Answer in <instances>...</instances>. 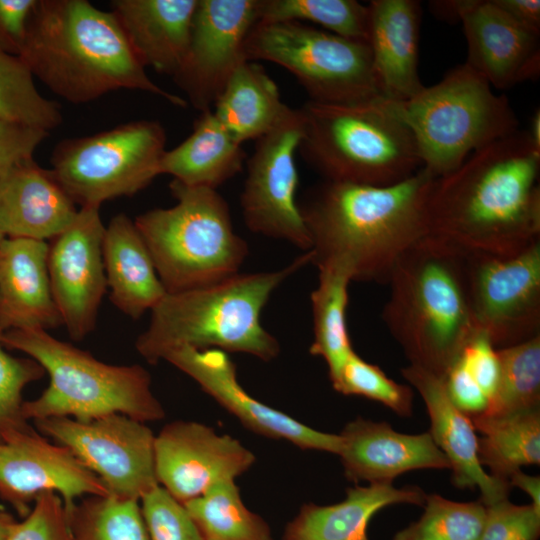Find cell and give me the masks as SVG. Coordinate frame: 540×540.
I'll use <instances>...</instances> for the list:
<instances>
[{"mask_svg": "<svg viewBox=\"0 0 540 540\" xmlns=\"http://www.w3.org/2000/svg\"><path fill=\"white\" fill-rule=\"evenodd\" d=\"M540 149L527 131L473 152L434 180L429 234L466 254L508 256L540 241Z\"/></svg>", "mask_w": 540, "mask_h": 540, "instance_id": "cell-1", "label": "cell"}, {"mask_svg": "<svg viewBox=\"0 0 540 540\" xmlns=\"http://www.w3.org/2000/svg\"><path fill=\"white\" fill-rule=\"evenodd\" d=\"M435 179L422 167L388 186L324 180L313 187L299 203L311 264L341 270L351 281L387 285L400 256L429 234Z\"/></svg>", "mask_w": 540, "mask_h": 540, "instance_id": "cell-2", "label": "cell"}, {"mask_svg": "<svg viewBox=\"0 0 540 540\" xmlns=\"http://www.w3.org/2000/svg\"><path fill=\"white\" fill-rule=\"evenodd\" d=\"M19 57L73 104L120 89L144 91L182 108L188 104L148 77L114 15L87 0H37Z\"/></svg>", "mask_w": 540, "mask_h": 540, "instance_id": "cell-3", "label": "cell"}, {"mask_svg": "<svg viewBox=\"0 0 540 540\" xmlns=\"http://www.w3.org/2000/svg\"><path fill=\"white\" fill-rule=\"evenodd\" d=\"M382 319L410 365L445 378L475 329L466 254L430 234L395 263Z\"/></svg>", "mask_w": 540, "mask_h": 540, "instance_id": "cell-4", "label": "cell"}, {"mask_svg": "<svg viewBox=\"0 0 540 540\" xmlns=\"http://www.w3.org/2000/svg\"><path fill=\"white\" fill-rule=\"evenodd\" d=\"M311 263L312 254L307 251L277 270L237 273L207 286L167 293L151 310L135 348L153 365L182 346L246 353L271 361L281 347L263 327L261 313L273 292Z\"/></svg>", "mask_w": 540, "mask_h": 540, "instance_id": "cell-5", "label": "cell"}, {"mask_svg": "<svg viewBox=\"0 0 540 540\" xmlns=\"http://www.w3.org/2000/svg\"><path fill=\"white\" fill-rule=\"evenodd\" d=\"M0 342L25 353L49 375L42 394L23 402L27 421L51 417L90 421L114 413L144 423L165 417L152 391L150 373L139 364L102 362L42 329L8 330L0 335Z\"/></svg>", "mask_w": 540, "mask_h": 540, "instance_id": "cell-6", "label": "cell"}, {"mask_svg": "<svg viewBox=\"0 0 540 540\" xmlns=\"http://www.w3.org/2000/svg\"><path fill=\"white\" fill-rule=\"evenodd\" d=\"M298 153L326 181L388 186L422 168L412 133L384 98L353 104L307 101Z\"/></svg>", "mask_w": 540, "mask_h": 540, "instance_id": "cell-7", "label": "cell"}, {"mask_svg": "<svg viewBox=\"0 0 540 540\" xmlns=\"http://www.w3.org/2000/svg\"><path fill=\"white\" fill-rule=\"evenodd\" d=\"M169 189L174 206L148 210L134 220L167 293L239 273L249 248L234 230L224 197L216 189L173 179Z\"/></svg>", "mask_w": 540, "mask_h": 540, "instance_id": "cell-8", "label": "cell"}, {"mask_svg": "<svg viewBox=\"0 0 540 540\" xmlns=\"http://www.w3.org/2000/svg\"><path fill=\"white\" fill-rule=\"evenodd\" d=\"M410 130L422 167L438 178L473 152L518 131V119L504 95L466 63L405 101L385 99Z\"/></svg>", "mask_w": 540, "mask_h": 540, "instance_id": "cell-9", "label": "cell"}, {"mask_svg": "<svg viewBox=\"0 0 540 540\" xmlns=\"http://www.w3.org/2000/svg\"><path fill=\"white\" fill-rule=\"evenodd\" d=\"M244 52L248 61H268L289 71L309 101L353 104L383 98L366 41L301 22L258 21L247 36Z\"/></svg>", "mask_w": 540, "mask_h": 540, "instance_id": "cell-10", "label": "cell"}, {"mask_svg": "<svg viewBox=\"0 0 540 540\" xmlns=\"http://www.w3.org/2000/svg\"><path fill=\"white\" fill-rule=\"evenodd\" d=\"M166 142L158 121H131L59 141L51 154V170L75 204L100 207L134 196L161 175Z\"/></svg>", "mask_w": 540, "mask_h": 540, "instance_id": "cell-11", "label": "cell"}, {"mask_svg": "<svg viewBox=\"0 0 540 540\" xmlns=\"http://www.w3.org/2000/svg\"><path fill=\"white\" fill-rule=\"evenodd\" d=\"M303 126L301 109L287 105L276 125L256 140L240 203L251 232L287 241L307 252L311 240L297 201L296 153Z\"/></svg>", "mask_w": 540, "mask_h": 540, "instance_id": "cell-12", "label": "cell"}, {"mask_svg": "<svg viewBox=\"0 0 540 540\" xmlns=\"http://www.w3.org/2000/svg\"><path fill=\"white\" fill-rule=\"evenodd\" d=\"M34 423L42 434L68 448L112 496L140 501L159 485L155 435L144 422L114 413L90 421L51 417Z\"/></svg>", "mask_w": 540, "mask_h": 540, "instance_id": "cell-13", "label": "cell"}, {"mask_svg": "<svg viewBox=\"0 0 540 540\" xmlns=\"http://www.w3.org/2000/svg\"><path fill=\"white\" fill-rule=\"evenodd\" d=\"M466 264L478 333L496 349L540 335V241L508 256L466 254Z\"/></svg>", "mask_w": 540, "mask_h": 540, "instance_id": "cell-14", "label": "cell"}, {"mask_svg": "<svg viewBox=\"0 0 540 540\" xmlns=\"http://www.w3.org/2000/svg\"><path fill=\"white\" fill-rule=\"evenodd\" d=\"M258 21V0H198L186 56L172 77L195 109H212L246 61L245 42Z\"/></svg>", "mask_w": 540, "mask_h": 540, "instance_id": "cell-15", "label": "cell"}, {"mask_svg": "<svg viewBox=\"0 0 540 540\" xmlns=\"http://www.w3.org/2000/svg\"><path fill=\"white\" fill-rule=\"evenodd\" d=\"M100 207L83 206L48 244L47 268L54 302L70 338L81 341L95 328L107 289Z\"/></svg>", "mask_w": 540, "mask_h": 540, "instance_id": "cell-16", "label": "cell"}, {"mask_svg": "<svg viewBox=\"0 0 540 540\" xmlns=\"http://www.w3.org/2000/svg\"><path fill=\"white\" fill-rule=\"evenodd\" d=\"M45 492L58 494L67 514L82 496L110 495L102 481L65 446L33 428L0 442V498L26 517Z\"/></svg>", "mask_w": 540, "mask_h": 540, "instance_id": "cell-17", "label": "cell"}, {"mask_svg": "<svg viewBox=\"0 0 540 540\" xmlns=\"http://www.w3.org/2000/svg\"><path fill=\"white\" fill-rule=\"evenodd\" d=\"M255 460L239 440L199 422L173 421L155 436L158 484L181 503L199 497L219 481L235 480Z\"/></svg>", "mask_w": 540, "mask_h": 540, "instance_id": "cell-18", "label": "cell"}, {"mask_svg": "<svg viewBox=\"0 0 540 540\" xmlns=\"http://www.w3.org/2000/svg\"><path fill=\"white\" fill-rule=\"evenodd\" d=\"M163 360L192 378L252 432L286 440L301 449L338 455L341 448L339 434L313 429L248 394L237 379L236 366L228 353L182 346L168 352Z\"/></svg>", "mask_w": 540, "mask_h": 540, "instance_id": "cell-19", "label": "cell"}, {"mask_svg": "<svg viewBox=\"0 0 540 540\" xmlns=\"http://www.w3.org/2000/svg\"><path fill=\"white\" fill-rule=\"evenodd\" d=\"M467 41L465 62L492 87L508 89L540 71V32L508 16L493 0H456Z\"/></svg>", "mask_w": 540, "mask_h": 540, "instance_id": "cell-20", "label": "cell"}, {"mask_svg": "<svg viewBox=\"0 0 540 540\" xmlns=\"http://www.w3.org/2000/svg\"><path fill=\"white\" fill-rule=\"evenodd\" d=\"M339 435L344 475L356 484L393 483L399 475L419 469H450L429 432L405 434L387 422L357 417Z\"/></svg>", "mask_w": 540, "mask_h": 540, "instance_id": "cell-21", "label": "cell"}, {"mask_svg": "<svg viewBox=\"0 0 540 540\" xmlns=\"http://www.w3.org/2000/svg\"><path fill=\"white\" fill-rule=\"evenodd\" d=\"M401 374L425 403L429 433L449 461L453 485L461 489L478 488L485 506L508 498L509 482L492 477L481 466L476 430L471 419L449 399L444 379L410 364L401 369Z\"/></svg>", "mask_w": 540, "mask_h": 540, "instance_id": "cell-22", "label": "cell"}, {"mask_svg": "<svg viewBox=\"0 0 540 540\" xmlns=\"http://www.w3.org/2000/svg\"><path fill=\"white\" fill-rule=\"evenodd\" d=\"M367 43L383 98L405 101L423 88L419 72L421 4L415 0H372Z\"/></svg>", "mask_w": 540, "mask_h": 540, "instance_id": "cell-23", "label": "cell"}, {"mask_svg": "<svg viewBox=\"0 0 540 540\" xmlns=\"http://www.w3.org/2000/svg\"><path fill=\"white\" fill-rule=\"evenodd\" d=\"M77 211L52 170L33 158L0 178V232L4 237L51 240L73 221Z\"/></svg>", "mask_w": 540, "mask_h": 540, "instance_id": "cell-24", "label": "cell"}, {"mask_svg": "<svg viewBox=\"0 0 540 540\" xmlns=\"http://www.w3.org/2000/svg\"><path fill=\"white\" fill-rule=\"evenodd\" d=\"M48 243L7 238L0 243V335L12 329L63 326L47 268Z\"/></svg>", "mask_w": 540, "mask_h": 540, "instance_id": "cell-25", "label": "cell"}, {"mask_svg": "<svg viewBox=\"0 0 540 540\" xmlns=\"http://www.w3.org/2000/svg\"><path fill=\"white\" fill-rule=\"evenodd\" d=\"M198 0H113L110 12L146 68L171 77L186 56Z\"/></svg>", "mask_w": 540, "mask_h": 540, "instance_id": "cell-26", "label": "cell"}, {"mask_svg": "<svg viewBox=\"0 0 540 540\" xmlns=\"http://www.w3.org/2000/svg\"><path fill=\"white\" fill-rule=\"evenodd\" d=\"M426 495L416 485L400 488L392 482L356 485L346 490V497L341 502L303 504L287 523L283 540H370L368 525L376 513L396 504L423 507Z\"/></svg>", "mask_w": 540, "mask_h": 540, "instance_id": "cell-27", "label": "cell"}, {"mask_svg": "<svg viewBox=\"0 0 540 540\" xmlns=\"http://www.w3.org/2000/svg\"><path fill=\"white\" fill-rule=\"evenodd\" d=\"M102 253L110 300L128 317L139 319L167 294L134 220L125 213L105 227Z\"/></svg>", "mask_w": 540, "mask_h": 540, "instance_id": "cell-28", "label": "cell"}, {"mask_svg": "<svg viewBox=\"0 0 540 540\" xmlns=\"http://www.w3.org/2000/svg\"><path fill=\"white\" fill-rule=\"evenodd\" d=\"M245 152L213 114L200 112L192 133L166 150L160 174H168L188 186L216 189L242 171Z\"/></svg>", "mask_w": 540, "mask_h": 540, "instance_id": "cell-29", "label": "cell"}, {"mask_svg": "<svg viewBox=\"0 0 540 540\" xmlns=\"http://www.w3.org/2000/svg\"><path fill=\"white\" fill-rule=\"evenodd\" d=\"M286 107L276 83L264 68L256 61L246 60L230 76L211 110L242 145L268 133Z\"/></svg>", "mask_w": 540, "mask_h": 540, "instance_id": "cell-30", "label": "cell"}, {"mask_svg": "<svg viewBox=\"0 0 540 540\" xmlns=\"http://www.w3.org/2000/svg\"><path fill=\"white\" fill-rule=\"evenodd\" d=\"M478 437V460L489 474L509 482L522 466L540 463V409L502 418H470Z\"/></svg>", "mask_w": 540, "mask_h": 540, "instance_id": "cell-31", "label": "cell"}, {"mask_svg": "<svg viewBox=\"0 0 540 540\" xmlns=\"http://www.w3.org/2000/svg\"><path fill=\"white\" fill-rule=\"evenodd\" d=\"M318 285L311 292L314 339L309 348L321 357L331 384L354 352L346 324L350 277L338 269H319Z\"/></svg>", "mask_w": 540, "mask_h": 540, "instance_id": "cell-32", "label": "cell"}, {"mask_svg": "<svg viewBox=\"0 0 540 540\" xmlns=\"http://www.w3.org/2000/svg\"><path fill=\"white\" fill-rule=\"evenodd\" d=\"M183 504L203 540H273L268 523L245 506L235 480L219 481Z\"/></svg>", "mask_w": 540, "mask_h": 540, "instance_id": "cell-33", "label": "cell"}, {"mask_svg": "<svg viewBox=\"0 0 540 540\" xmlns=\"http://www.w3.org/2000/svg\"><path fill=\"white\" fill-rule=\"evenodd\" d=\"M497 350L498 387L486 410L474 417L502 418L540 409V335Z\"/></svg>", "mask_w": 540, "mask_h": 540, "instance_id": "cell-34", "label": "cell"}, {"mask_svg": "<svg viewBox=\"0 0 540 540\" xmlns=\"http://www.w3.org/2000/svg\"><path fill=\"white\" fill-rule=\"evenodd\" d=\"M261 22L294 21L366 41L369 9L356 0H258Z\"/></svg>", "mask_w": 540, "mask_h": 540, "instance_id": "cell-35", "label": "cell"}, {"mask_svg": "<svg viewBox=\"0 0 540 540\" xmlns=\"http://www.w3.org/2000/svg\"><path fill=\"white\" fill-rule=\"evenodd\" d=\"M139 500L91 495L68 513L73 540H150Z\"/></svg>", "mask_w": 540, "mask_h": 540, "instance_id": "cell-36", "label": "cell"}, {"mask_svg": "<svg viewBox=\"0 0 540 540\" xmlns=\"http://www.w3.org/2000/svg\"><path fill=\"white\" fill-rule=\"evenodd\" d=\"M19 57L0 50V119L50 131L62 123L58 103L42 96Z\"/></svg>", "mask_w": 540, "mask_h": 540, "instance_id": "cell-37", "label": "cell"}, {"mask_svg": "<svg viewBox=\"0 0 540 540\" xmlns=\"http://www.w3.org/2000/svg\"><path fill=\"white\" fill-rule=\"evenodd\" d=\"M418 520L399 530L392 540H478L486 506L481 501L458 502L427 494Z\"/></svg>", "mask_w": 540, "mask_h": 540, "instance_id": "cell-38", "label": "cell"}, {"mask_svg": "<svg viewBox=\"0 0 540 540\" xmlns=\"http://www.w3.org/2000/svg\"><path fill=\"white\" fill-rule=\"evenodd\" d=\"M332 386L343 395H357L380 402L398 416L412 415V388L392 380L379 366L365 361L355 351Z\"/></svg>", "mask_w": 540, "mask_h": 540, "instance_id": "cell-39", "label": "cell"}, {"mask_svg": "<svg viewBox=\"0 0 540 540\" xmlns=\"http://www.w3.org/2000/svg\"><path fill=\"white\" fill-rule=\"evenodd\" d=\"M44 374L38 362L30 357L10 355L0 342V442L32 428L22 412V393L28 384L40 380Z\"/></svg>", "mask_w": 540, "mask_h": 540, "instance_id": "cell-40", "label": "cell"}, {"mask_svg": "<svg viewBox=\"0 0 540 540\" xmlns=\"http://www.w3.org/2000/svg\"><path fill=\"white\" fill-rule=\"evenodd\" d=\"M150 540H203L185 505L158 485L141 499Z\"/></svg>", "mask_w": 540, "mask_h": 540, "instance_id": "cell-41", "label": "cell"}, {"mask_svg": "<svg viewBox=\"0 0 540 540\" xmlns=\"http://www.w3.org/2000/svg\"><path fill=\"white\" fill-rule=\"evenodd\" d=\"M4 540H73L62 498L54 492L40 494Z\"/></svg>", "mask_w": 540, "mask_h": 540, "instance_id": "cell-42", "label": "cell"}, {"mask_svg": "<svg viewBox=\"0 0 540 540\" xmlns=\"http://www.w3.org/2000/svg\"><path fill=\"white\" fill-rule=\"evenodd\" d=\"M540 512L531 504L517 505L508 498L486 506L478 540H538Z\"/></svg>", "mask_w": 540, "mask_h": 540, "instance_id": "cell-43", "label": "cell"}, {"mask_svg": "<svg viewBox=\"0 0 540 540\" xmlns=\"http://www.w3.org/2000/svg\"><path fill=\"white\" fill-rule=\"evenodd\" d=\"M458 360L490 400L500 380L498 350L484 334L477 333L465 345Z\"/></svg>", "mask_w": 540, "mask_h": 540, "instance_id": "cell-44", "label": "cell"}, {"mask_svg": "<svg viewBox=\"0 0 540 540\" xmlns=\"http://www.w3.org/2000/svg\"><path fill=\"white\" fill-rule=\"evenodd\" d=\"M48 135L43 129L0 119V178L18 163L33 158Z\"/></svg>", "mask_w": 540, "mask_h": 540, "instance_id": "cell-45", "label": "cell"}, {"mask_svg": "<svg viewBox=\"0 0 540 540\" xmlns=\"http://www.w3.org/2000/svg\"><path fill=\"white\" fill-rule=\"evenodd\" d=\"M37 0H0V50L19 56Z\"/></svg>", "mask_w": 540, "mask_h": 540, "instance_id": "cell-46", "label": "cell"}, {"mask_svg": "<svg viewBox=\"0 0 540 540\" xmlns=\"http://www.w3.org/2000/svg\"><path fill=\"white\" fill-rule=\"evenodd\" d=\"M444 385L451 402L469 418L486 410L489 398L459 360L446 374Z\"/></svg>", "mask_w": 540, "mask_h": 540, "instance_id": "cell-47", "label": "cell"}, {"mask_svg": "<svg viewBox=\"0 0 540 540\" xmlns=\"http://www.w3.org/2000/svg\"><path fill=\"white\" fill-rule=\"evenodd\" d=\"M493 2L519 24L540 32L539 0H493Z\"/></svg>", "mask_w": 540, "mask_h": 540, "instance_id": "cell-48", "label": "cell"}, {"mask_svg": "<svg viewBox=\"0 0 540 540\" xmlns=\"http://www.w3.org/2000/svg\"><path fill=\"white\" fill-rule=\"evenodd\" d=\"M510 487H516L525 492L531 499V505L540 512V477L528 475L521 470L509 478Z\"/></svg>", "mask_w": 540, "mask_h": 540, "instance_id": "cell-49", "label": "cell"}, {"mask_svg": "<svg viewBox=\"0 0 540 540\" xmlns=\"http://www.w3.org/2000/svg\"><path fill=\"white\" fill-rule=\"evenodd\" d=\"M533 144L540 149V110L533 113L530 121V127L527 131Z\"/></svg>", "mask_w": 540, "mask_h": 540, "instance_id": "cell-50", "label": "cell"}, {"mask_svg": "<svg viewBox=\"0 0 540 540\" xmlns=\"http://www.w3.org/2000/svg\"><path fill=\"white\" fill-rule=\"evenodd\" d=\"M14 517L0 508V540H4L16 524Z\"/></svg>", "mask_w": 540, "mask_h": 540, "instance_id": "cell-51", "label": "cell"}, {"mask_svg": "<svg viewBox=\"0 0 540 540\" xmlns=\"http://www.w3.org/2000/svg\"><path fill=\"white\" fill-rule=\"evenodd\" d=\"M5 237L3 236V234L0 232V243L1 241L4 239Z\"/></svg>", "mask_w": 540, "mask_h": 540, "instance_id": "cell-52", "label": "cell"}]
</instances>
